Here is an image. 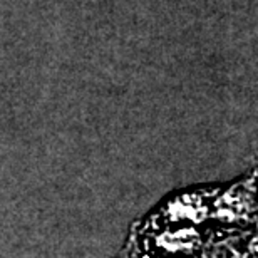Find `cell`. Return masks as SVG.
I'll list each match as a JSON object with an SVG mask.
<instances>
[{"mask_svg":"<svg viewBox=\"0 0 258 258\" xmlns=\"http://www.w3.org/2000/svg\"><path fill=\"white\" fill-rule=\"evenodd\" d=\"M117 258H139L138 255V248H136V235H131V238H129L127 245L124 248L121 250V253Z\"/></svg>","mask_w":258,"mask_h":258,"instance_id":"277c9868","label":"cell"},{"mask_svg":"<svg viewBox=\"0 0 258 258\" xmlns=\"http://www.w3.org/2000/svg\"><path fill=\"white\" fill-rule=\"evenodd\" d=\"M156 245L166 253H191L200 245V235L193 228H181L174 231H166L158 236Z\"/></svg>","mask_w":258,"mask_h":258,"instance_id":"7a4b0ae2","label":"cell"},{"mask_svg":"<svg viewBox=\"0 0 258 258\" xmlns=\"http://www.w3.org/2000/svg\"><path fill=\"white\" fill-rule=\"evenodd\" d=\"M253 198L241 191H231L216 201V218L223 221H241L250 220Z\"/></svg>","mask_w":258,"mask_h":258,"instance_id":"6da1fadb","label":"cell"},{"mask_svg":"<svg viewBox=\"0 0 258 258\" xmlns=\"http://www.w3.org/2000/svg\"><path fill=\"white\" fill-rule=\"evenodd\" d=\"M196 201H189V196H183L181 200L173 201L168 206V218L169 220H191L195 223H200L206 218V206L198 196Z\"/></svg>","mask_w":258,"mask_h":258,"instance_id":"3957f363","label":"cell"}]
</instances>
